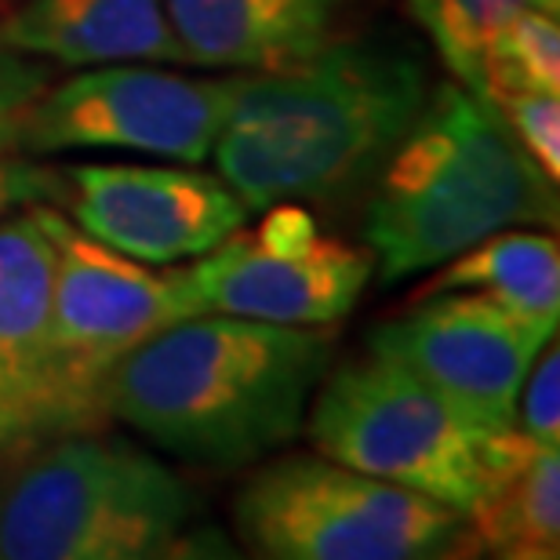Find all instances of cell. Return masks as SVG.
I'll use <instances>...</instances> for the list:
<instances>
[{"label": "cell", "instance_id": "cell-1", "mask_svg": "<svg viewBox=\"0 0 560 560\" xmlns=\"http://www.w3.org/2000/svg\"><path fill=\"white\" fill-rule=\"evenodd\" d=\"M430 92L408 44L331 37L302 62L237 77L211 150L215 175L248 211L331 205L372 183Z\"/></svg>", "mask_w": 560, "mask_h": 560}, {"label": "cell", "instance_id": "cell-2", "mask_svg": "<svg viewBox=\"0 0 560 560\" xmlns=\"http://www.w3.org/2000/svg\"><path fill=\"white\" fill-rule=\"evenodd\" d=\"M331 353L324 328L197 313L120 357L103 405L183 463L241 469L299 433Z\"/></svg>", "mask_w": 560, "mask_h": 560}, {"label": "cell", "instance_id": "cell-3", "mask_svg": "<svg viewBox=\"0 0 560 560\" xmlns=\"http://www.w3.org/2000/svg\"><path fill=\"white\" fill-rule=\"evenodd\" d=\"M557 183L502 114L458 81L436 84L375 175L364 241L378 280L400 284L510 226H553Z\"/></svg>", "mask_w": 560, "mask_h": 560}, {"label": "cell", "instance_id": "cell-4", "mask_svg": "<svg viewBox=\"0 0 560 560\" xmlns=\"http://www.w3.org/2000/svg\"><path fill=\"white\" fill-rule=\"evenodd\" d=\"M0 477V560L172 557L197 499L128 441L62 433L19 447Z\"/></svg>", "mask_w": 560, "mask_h": 560}, {"label": "cell", "instance_id": "cell-5", "mask_svg": "<svg viewBox=\"0 0 560 560\" xmlns=\"http://www.w3.org/2000/svg\"><path fill=\"white\" fill-rule=\"evenodd\" d=\"M310 400L320 455L441 502L469 521L535 444L517 425L485 430L394 361L368 353L324 375Z\"/></svg>", "mask_w": 560, "mask_h": 560}, {"label": "cell", "instance_id": "cell-6", "mask_svg": "<svg viewBox=\"0 0 560 560\" xmlns=\"http://www.w3.org/2000/svg\"><path fill=\"white\" fill-rule=\"evenodd\" d=\"M237 532L270 560H436L477 546L463 513L320 452L262 466L237 495Z\"/></svg>", "mask_w": 560, "mask_h": 560}, {"label": "cell", "instance_id": "cell-7", "mask_svg": "<svg viewBox=\"0 0 560 560\" xmlns=\"http://www.w3.org/2000/svg\"><path fill=\"white\" fill-rule=\"evenodd\" d=\"M233 95L237 77L197 81L142 62L88 66L33 98L19 150H131L205 164L230 117Z\"/></svg>", "mask_w": 560, "mask_h": 560}, {"label": "cell", "instance_id": "cell-8", "mask_svg": "<svg viewBox=\"0 0 560 560\" xmlns=\"http://www.w3.org/2000/svg\"><path fill=\"white\" fill-rule=\"evenodd\" d=\"M44 226L55 241V299L51 335L62 375L77 400L103 422V386L120 357H128L150 335L197 317L200 302L183 270L156 273L128 259L40 205Z\"/></svg>", "mask_w": 560, "mask_h": 560}, {"label": "cell", "instance_id": "cell-9", "mask_svg": "<svg viewBox=\"0 0 560 560\" xmlns=\"http://www.w3.org/2000/svg\"><path fill=\"white\" fill-rule=\"evenodd\" d=\"M255 230H233L186 266L205 313L328 328L357 306L375 273L368 248L324 237L302 205H273Z\"/></svg>", "mask_w": 560, "mask_h": 560}, {"label": "cell", "instance_id": "cell-10", "mask_svg": "<svg viewBox=\"0 0 560 560\" xmlns=\"http://www.w3.org/2000/svg\"><path fill=\"white\" fill-rule=\"evenodd\" d=\"M550 339L480 291H433L408 317L378 324L368 353L408 368L469 422L513 430L517 394Z\"/></svg>", "mask_w": 560, "mask_h": 560}, {"label": "cell", "instance_id": "cell-11", "mask_svg": "<svg viewBox=\"0 0 560 560\" xmlns=\"http://www.w3.org/2000/svg\"><path fill=\"white\" fill-rule=\"evenodd\" d=\"M73 222L145 266L200 259L248 222L219 175L164 164H81L70 172Z\"/></svg>", "mask_w": 560, "mask_h": 560}, {"label": "cell", "instance_id": "cell-12", "mask_svg": "<svg viewBox=\"0 0 560 560\" xmlns=\"http://www.w3.org/2000/svg\"><path fill=\"white\" fill-rule=\"evenodd\" d=\"M40 205L0 219V394L30 444L98 425L66 383L55 353V241Z\"/></svg>", "mask_w": 560, "mask_h": 560}, {"label": "cell", "instance_id": "cell-13", "mask_svg": "<svg viewBox=\"0 0 560 560\" xmlns=\"http://www.w3.org/2000/svg\"><path fill=\"white\" fill-rule=\"evenodd\" d=\"M342 0H164L183 62L266 73L317 55Z\"/></svg>", "mask_w": 560, "mask_h": 560}, {"label": "cell", "instance_id": "cell-14", "mask_svg": "<svg viewBox=\"0 0 560 560\" xmlns=\"http://www.w3.org/2000/svg\"><path fill=\"white\" fill-rule=\"evenodd\" d=\"M0 40L44 62H183L164 0H26L0 22Z\"/></svg>", "mask_w": 560, "mask_h": 560}, {"label": "cell", "instance_id": "cell-15", "mask_svg": "<svg viewBox=\"0 0 560 560\" xmlns=\"http://www.w3.org/2000/svg\"><path fill=\"white\" fill-rule=\"evenodd\" d=\"M433 291H480L513 317L557 335L560 320V248L553 233L535 230H499L458 252L444 270L430 280Z\"/></svg>", "mask_w": 560, "mask_h": 560}, {"label": "cell", "instance_id": "cell-16", "mask_svg": "<svg viewBox=\"0 0 560 560\" xmlns=\"http://www.w3.org/2000/svg\"><path fill=\"white\" fill-rule=\"evenodd\" d=\"M474 542L506 560L560 553V447H535L469 517Z\"/></svg>", "mask_w": 560, "mask_h": 560}, {"label": "cell", "instance_id": "cell-17", "mask_svg": "<svg viewBox=\"0 0 560 560\" xmlns=\"http://www.w3.org/2000/svg\"><path fill=\"white\" fill-rule=\"evenodd\" d=\"M528 8L557 15L560 0H408V11L430 33L452 81L477 98H485V51L491 37Z\"/></svg>", "mask_w": 560, "mask_h": 560}, {"label": "cell", "instance_id": "cell-18", "mask_svg": "<svg viewBox=\"0 0 560 560\" xmlns=\"http://www.w3.org/2000/svg\"><path fill=\"white\" fill-rule=\"evenodd\" d=\"M506 92L560 95V26L550 11H521L485 51V103Z\"/></svg>", "mask_w": 560, "mask_h": 560}, {"label": "cell", "instance_id": "cell-19", "mask_svg": "<svg viewBox=\"0 0 560 560\" xmlns=\"http://www.w3.org/2000/svg\"><path fill=\"white\" fill-rule=\"evenodd\" d=\"M491 106L499 109L524 150L532 153V161L557 183L560 178V95L506 92V95L491 98Z\"/></svg>", "mask_w": 560, "mask_h": 560}, {"label": "cell", "instance_id": "cell-20", "mask_svg": "<svg viewBox=\"0 0 560 560\" xmlns=\"http://www.w3.org/2000/svg\"><path fill=\"white\" fill-rule=\"evenodd\" d=\"M517 430L542 447L560 444V350L550 339L517 394Z\"/></svg>", "mask_w": 560, "mask_h": 560}, {"label": "cell", "instance_id": "cell-21", "mask_svg": "<svg viewBox=\"0 0 560 560\" xmlns=\"http://www.w3.org/2000/svg\"><path fill=\"white\" fill-rule=\"evenodd\" d=\"M48 84H51L48 66L0 40V156L19 153L26 109Z\"/></svg>", "mask_w": 560, "mask_h": 560}, {"label": "cell", "instance_id": "cell-22", "mask_svg": "<svg viewBox=\"0 0 560 560\" xmlns=\"http://www.w3.org/2000/svg\"><path fill=\"white\" fill-rule=\"evenodd\" d=\"M55 194H62L59 178L40 172L33 164H19L11 156H0V219L22 205H40Z\"/></svg>", "mask_w": 560, "mask_h": 560}, {"label": "cell", "instance_id": "cell-23", "mask_svg": "<svg viewBox=\"0 0 560 560\" xmlns=\"http://www.w3.org/2000/svg\"><path fill=\"white\" fill-rule=\"evenodd\" d=\"M26 444H30L26 430H22L19 416L11 411L8 397L0 394V455H11V452H19V447H26Z\"/></svg>", "mask_w": 560, "mask_h": 560}]
</instances>
